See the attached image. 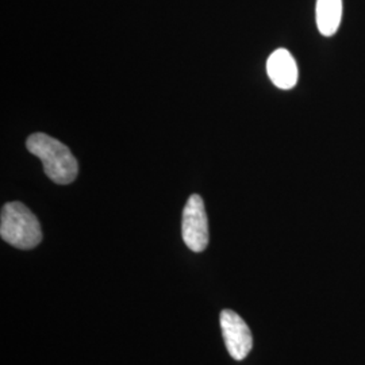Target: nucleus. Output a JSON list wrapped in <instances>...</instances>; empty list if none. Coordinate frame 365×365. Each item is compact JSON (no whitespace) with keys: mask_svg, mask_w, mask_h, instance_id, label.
Instances as JSON below:
<instances>
[{"mask_svg":"<svg viewBox=\"0 0 365 365\" xmlns=\"http://www.w3.org/2000/svg\"><path fill=\"white\" fill-rule=\"evenodd\" d=\"M267 72L271 81L280 90H291L298 81V66L287 49L274 51L267 61Z\"/></svg>","mask_w":365,"mask_h":365,"instance_id":"obj_5","label":"nucleus"},{"mask_svg":"<svg viewBox=\"0 0 365 365\" xmlns=\"http://www.w3.org/2000/svg\"><path fill=\"white\" fill-rule=\"evenodd\" d=\"M0 235L7 244L24 250L36 248L42 241L37 217L21 202H10L3 206Z\"/></svg>","mask_w":365,"mask_h":365,"instance_id":"obj_2","label":"nucleus"},{"mask_svg":"<svg viewBox=\"0 0 365 365\" xmlns=\"http://www.w3.org/2000/svg\"><path fill=\"white\" fill-rule=\"evenodd\" d=\"M221 329L229 354L237 360H244L253 346V337L247 322L232 310L221 313Z\"/></svg>","mask_w":365,"mask_h":365,"instance_id":"obj_4","label":"nucleus"},{"mask_svg":"<svg viewBox=\"0 0 365 365\" xmlns=\"http://www.w3.org/2000/svg\"><path fill=\"white\" fill-rule=\"evenodd\" d=\"M342 19V0H317L315 21L322 36L331 37L337 33Z\"/></svg>","mask_w":365,"mask_h":365,"instance_id":"obj_6","label":"nucleus"},{"mask_svg":"<svg viewBox=\"0 0 365 365\" xmlns=\"http://www.w3.org/2000/svg\"><path fill=\"white\" fill-rule=\"evenodd\" d=\"M30 153L38 157L46 176L56 184H71L78 178V164L68 146L45 133H34L26 141Z\"/></svg>","mask_w":365,"mask_h":365,"instance_id":"obj_1","label":"nucleus"},{"mask_svg":"<svg viewBox=\"0 0 365 365\" xmlns=\"http://www.w3.org/2000/svg\"><path fill=\"white\" fill-rule=\"evenodd\" d=\"M182 235L185 245L195 253H200L209 245V220L203 199L191 195L182 210Z\"/></svg>","mask_w":365,"mask_h":365,"instance_id":"obj_3","label":"nucleus"}]
</instances>
